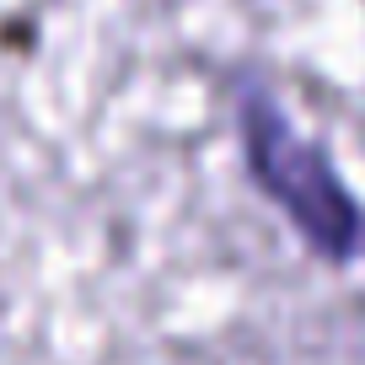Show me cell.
Segmentation results:
<instances>
[{
	"mask_svg": "<svg viewBox=\"0 0 365 365\" xmlns=\"http://www.w3.org/2000/svg\"><path fill=\"white\" fill-rule=\"evenodd\" d=\"M242 129H247L258 182L285 205V215L312 237V247L344 258L354 247V237H360V215H354L344 182L333 178V167L322 161V150L307 145L269 103H247Z\"/></svg>",
	"mask_w": 365,
	"mask_h": 365,
	"instance_id": "obj_1",
	"label": "cell"
}]
</instances>
